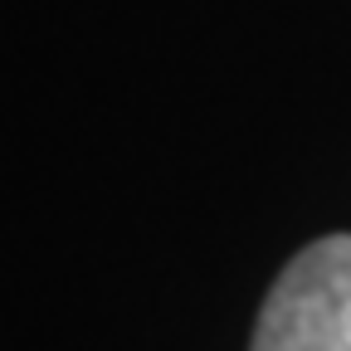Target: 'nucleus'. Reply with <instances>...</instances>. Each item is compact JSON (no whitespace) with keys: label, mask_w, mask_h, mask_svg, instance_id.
<instances>
[{"label":"nucleus","mask_w":351,"mask_h":351,"mask_svg":"<svg viewBox=\"0 0 351 351\" xmlns=\"http://www.w3.org/2000/svg\"><path fill=\"white\" fill-rule=\"evenodd\" d=\"M249 351H351V234H327L288 258Z\"/></svg>","instance_id":"f257e3e1"}]
</instances>
